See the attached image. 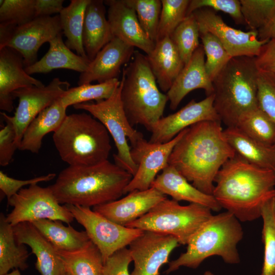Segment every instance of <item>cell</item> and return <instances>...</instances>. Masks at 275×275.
I'll return each mask as SVG.
<instances>
[{"instance_id":"obj_51","label":"cell","mask_w":275,"mask_h":275,"mask_svg":"<svg viewBox=\"0 0 275 275\" xmlns=\"http://www.w3.org/2000/svg\"><path fill=\"white\" fill-rule=\"evenodd\" d=\"M5 275H21L19 269H15L11 272L8 273Z\"/></svg>"},{"instance_id":"obj_43","label":"cell","mask_w":275,"mask_h":275,"mask_svg":"<svg viewBox=\"0 0 275 275\" xmlns=\"http://www.w3.org/2000/svg\"><path fill=\"white\" fill-rule=\"evenodd\" d=\"M258 107L275 123V75L259 72L258 77Z\"/></svg>"},{"instance_id":"obj_13","label":"cell","mask_w":275,"mask_h":275,"mask_svg":"<svg viewBox=\"0 0 275 275\" xmlns=\"http://www.w3.org/2000/svg\"><path fill=\"white\" fill-rule=\"evenodd\" d=\"M200 32H209L215 36L232 58L257 57L262 46L269 40H260L258 31L244 32L227 24L222 17L209 8L194 11Z\"/></svg>"},{"instance_id":"obj_14","label":"cell","mask_w":275,"mask_h":275,"mask_svg":"<svg viewBox=\"0 0 275 275\" xmlns=\"http://www.w3.org/2000/svg\"><path fill=\"white\" fill-rule=\"evenodd\" d=\"M187 128L166 143H151L143 138L131 146V156L138 169L125 188L124 194L135 190H144L151 187L158 173L169 164V157L174 147L185 133Z\"/></svg>"},{"instance_id":"obj_53","label":"cell","mask_w":275,"mask_h":275,"mask_svg":"<svg viewBox=\"0 0 275 275\" xmlns=\"http://www.w3.org/2000/svg\"><path fill=\"white\" fill-rule=\"evenodd\" d=\"M62 275H70V274L66 272V273H65L64 274H63Z\"/></svg>"},{"instance_id":"obj_16","label":"cell","mask_w":275,"mask_h":275,"mask_svg":"<svg viewBox=\"0 0 275 275\" xmlns=\"http://www.w3.org/2000/svg\"><path fill=\"white\" fill-rule=\"evenodd\" d=\"M180 245L175 237L145 231L129 244L134 269L131 275H159L172 252Z\"/></svg>"},{"instance_id":"obj_39","label":"cell","mask_w":275,"mask_h":275,"mask_svg":"<svg viewBox=\"0 0 275 275\" xmlns=\"http://www.w3.org/2000/svg\"><path fill=\"white\" fill-rule=\"evenodd\" d=\"M161 1L162 7L156 41L171 36L176 28L187 16V10L190 2L189 0Z\"/></svg>"},{"instance_id":"obj_27","label":"cell","mask_w":275,"mask_h":275,"mask_svg":"<svg viewBox=\"0 0 275 275\" xmlns=\"http://www.w3.org/2000/svg\"><path fill=\"white\" fill-rule=\"evenodd\" d=\"M49 44V48L45 55L25 68L27 73H46L57 69H69L81 73L87 69L91 61L72 52L63 42L62 34L52 39Z\"/></svg>"},{"instance_id":"obj_33","label":"cell","mask_w":275,"mask_h":275,"mask_svg":"<svg viewBox=\"0 0 275 275\" xmlns=\"http://www.w3.org/2000/svg\"><path fill=\"white\" fill-rule=\"evenodd\" d=\"M57 252L66 272L70 275H103L104 261L102 255L91 240L77 251Z\"/></svg>"},{"instance_id":"obj_30","label":"cell","mask_w":275,"mask_h":275,"mask_svg":"<svg viewBox=\"0 0 275 275\" xmlns=\"http://www.w3.org/2000/svg\"><path fill=\"white\" fill-rule=\"evenodd\" d=\"M62 222L43 219L32 223L59 251H77L84 247L90 240L86 231H78L70 225H64Z\"/></svg>"},{"instance_id":"obj_45","label":"cell","mask_w":275,"mask_h":275,"mask_svg":"<svg viewBox=\"0 0 275 275\" xmlns=\"http://www.w3.org/2000/svg\"><path fill=\"white\" fill-rule=\"evenodd\" d=\"M1 117L6 125L0 130V165L8 166L11 161L15 151L18 149L14 125L10 116L5 112L1 113Z\"/></svg>"},{"instance_id":"obj_23","label":"cell","mask_w":275,"mask_h":275,"mask_svg":"<svg viewBox=\"0 0 275 275\" xmlns=\"http://www.w3.org/2000/svg\"><path fill=\"white\" fill-rule=\"evenodd\" d=\"M18 243L28 245L36 257V269L40 275H62L66 272L57 250L30 222L13 226Z\"/></svg>"},{"instance_id":"obj_29","label":"cell","mask_w":275,"mask_h":275,"mask_svg":"<svg viewBox=\"0 0 275 275\" xmlns=\"http://www.w3.org/2000/svg\"><path fill=\"white\" fill-rule=\"evenodd\" d=\"M223 132L236 154L254 165L275 171V145L260 142L237 126L227 127Z\"/></svg>"},{"instance_id":"obj_6","label":"cell","mask_w":275,"mask_h":275,"mask_svg":"<svg viewBox=\"0 0 275 275\" xmlns=\"http://www.w3.org/2000/svg\"><path fill=\"white\" fill-rule=\"evenodd\" d=\"M132 61L123 69L121 98L130 124L151 131L163 116L168 98L162 93L147 56L135 51Z\"/></svg>"},{"instance_id":"obj_7","label":"cell","mask_w":275,"mask_h":275,"mask_svg":"<svg viewBox=\"0 0 275 275\" xmlns=\"http://www.w3.org/2000/svg\"><path fill=\"white\" fill-rule=\"evenodd\" d=\"M243 231L240 221L226 211L212 215L187 243L186 251L169 263L166 274L185 266L196 269L206 258L218 256L227 263L240 262L237 244Z\"/></svg>"},{"instance_id":"obj_19","label":"cell","mask_w":275,"mask_h":275,"mask_svg":"<svg viewBox=\"0 0 275 275\" xmlns=\"http://www.w3.org/2000/svg\"><path fill=\"white\" fill-rule=\"evenodd\" d=\"M104 2L108 6L107 18L114 37L139 48L146 55L150 54L155 43L142 29L134 9L126 0H106Z\"/></svg>"},{"instance_id":"obj_52","label":"cell","mask_w":275,"mask_h":275,"mask_svg":"<svg viewBox=\"0 0 275 275\" xmlns=\"http://www.w3.org/2000/svg\"><path fill=\"white\" fill-rule=\"evenodd\" d=\"M202 275H214V274L209 271H206Z\"/></svg>"},{"instance_id":"obj_2","label":"cell","mask_w":275,"mask_h":275,"mask_svg":"<svg viewBox=\"0 0 275 275\" xmlns=\"http://www.w3.org/2000/svg\"><path fill=\"white\" fill-rule=\"evenodd\" d=\"M214 182L212 196L240 222L259 218L264 202L275 196L274 171L254 165L236 153L223 165Z\"/></svg>"},{"instance_id":"obj_35","label":"cell","mask_w":275,"mask_h":275,"mask_svg":"<svg viewBox=\"0 0 275 275\" xmlns=\"http://www.w3.org/2000/svg\"><path fill=\"white\" fill-rule=\"evenodd\" d=\"M118 78L96 84H85L67 90L60 100L66 108L69 106L87 102L91 100L99 101L108 98L119 86Z\"/></svg>"},{"instance_id":"obj_18","label":"cell","mask_w":275,"mask_h":275,"mask_svg":"<svg viewBox=\"0 0 275 275\" xmlns=\"http://www.w3.org/2000/svg\"><path fill=\"white\" fill-rule=\"evenodd\" d=\"M166 198V195L151 187L146 190H133L121 199L95 206L93 210L114 223L126 227Z\"/></svg>"},{"instance_id":"obj_25","label":"cell","mask_w":275,"mask_h":275,"mask_svg":"<svg viewBox=\"0 0 275 275\" xmlns=\"http://www.w3.org/2000/svg\"><path fill=\"white\" fill-rule=\"evenodd\" d=\"M114 38L106 16L104 1L90 0L85 11L82 36L88 59L92 61Z\"/></svg>"},{"instance_id":"obj_24","label":"cell","mask_w":275,"mask_h":275,"mask_svg":"<svg viewBox=\"0 0 275 275\" xmlns=\"http://www.w3.org/2000/svg\"><path fill=\"white\" fill-rule=\"evenodd\" d=\"M151 187L177 202L185 201L197 203L219 211L222 208L212 195L206 194L195 187L172 166L168 164L158 174Z\"/></svg>"},{"instance_id":"obj_41","label":"cell","mask_w":275,"mask_h":275,"mask_svg":"<svg viewBox=\"0 0 275 275\" xmlns=\"http://www.w3.org/2000/svg\"><path fill=\"white\" fill-rule=\"evenodd\" d=\"M0 24L18 26L36 17L35 0H1Z\"/></svg>"},{"instance_id":"obj_42","label":"cell","mask_w":275,"mask_h":275,"mask_svg":"<svg viewBox=\"0 0 275 275\" xmlns=\"http://www.w3.org/2000/svg\"><path fill=\"white\" fill-rule=\"evenodd\" d=\"M244 23L258 31L270 20L275 12V0H240Z\"/></svg>"},{"instance_id":"obj_9","label":"cell","mask_w":275,"mask_h":275,"mask_svg":"<svg viewBox=\"0 0 275 275\" xmlns=\"http://www.w3.org/2000/svg\"><path fill=\"white\" fill-rule=\"evenodd\" d=\"M121 88L120 81L108 98L96 102L79 103L73 107L89 113L105 126L113 139L117 150V153L114 155L115 163L133 176L138 167L132 159L127 139L132 146L144 137L129 122L121 98Z\"/></svg>"},{"instance_id":"obj_49","label":"cell","mask_w":275,"mask_h":275,"mask_svg":"<svg viewBox=\"0 0 275 275\" xmlns=\"http://www.w3.org/2000/svg\"><path fill=\"white\" fill-rule=\"evenodd\" d=\"M64 0H35L36 17H49L63 9Z\"/></svg>"},{"instance_id":"obj_31","label":"cell","mask_w":275,"mask_h":275,"mask_svg":"<svg viewBox=\"0 0 275 275\" xmlns=\"http://www.w3.org/2000/svg\"><path fill=\"white\" fill-rule=\"evenodd\" d=\"M29 254L24 244L16 241L13 226L6 216L0 214V275H5L13 268L24 270L28 268Z\"/></svg>"},{"instance_id":"obj_20","label":"cell","mask_w":275,"mask_h":275,"mask_svg":"<svg viewBox=\"0 0 275 275\" xmlns=\"http://www.w3.org/2000/svg\"><path fill=\"white\" fill-rule=\"evenodd\" d=\"M134 52V47L114 37L97 53L87 69L80 74L78 86L118 78L122 67L132 58Z\"/></svg>"},{"instance_id":"obj_22","label":"cell","mask_w":275,"mask_h":275,"mask_svg":"<svg viewBox=\"0 0 275 275\" xmlns=\"http://www.w3.org/2000/svg\"><path fill=\"white\" fill-rule=\"evenodd\" d=\"M205 57L203 46L200 44L166 94L172 110H175L183 99L194 90L203 89L207 96L213 94V83L205 69Z\"/></svg>"},{"instance_id":"obj_32","label":"cell","mask_w":275,"mask_h":275,"mask_svg":"<svg viewBox=\"0 0 275 275\" xmlns=\"http://www.w3.org/2000/svg\"><path fill=\"white\" fill-rule=\"evenodd\" d=\"M90 2L71 0L59 14L62 32L66 37L65 44L78 55L87 58L82 36L85 11Z\"/></svg>"},{"instance_id":"obj_17","label":"cell","mask_w":275,"mask_h":275,"mask_svg":"<svg viewBox=\"0 0 275 275\" xmlns=\"http://www.w3.org/2000/svg\"><path fill=\"white\" fill-rule=\"evenodd\" d=\"M213 102L214 94H212L199 102L192 99L177 112L162 117L153 127L149 142L166 143L182 130L198 123L205 121L221 122Z\"/></svg>"},{"instance_id":"obj_10","label":"cell","mask_w":275,"mask_h":275,"mask_svg":"<svg viewBox=\"0 0 275 275\" xmlns=\"http://www.w3.org/2000/svg\"><path fill=\"white\" fill-rule=\"evenodd\" d=\"M8 203L13 209L6 219L12 226L43 219L69 224L74 219L66 206L59 202L49 186L43 187L36 184L22 188Z\"/></svg>"},{"instance_id":"obj_21","label":"cell","mask_w":275,"mask_h":275,"mask_svg":"<svg viewBox=\"0 0 275 275\" xmlns=\"http://www.w3.org/2000/svg\"><path fill=\"white\" fill-rule=\"evenodd\" d=\"M33 86L41 87L45 85L27 73L21 54L10 47L1 49L0 109L8 113L12 112L14 92Z\"/></svg>"},{"instance_id":"obj_54","label":"cell","mask_w":275,"mask_h":275,"mask_svg":"<svg viewBox=\"0 0 275 275\" xmlns=\"http://www.w3.org/2000/svg\"><path fill=\"white\" fill-rule=\"evenodd\" d=\"M274 175H275V171H274Z\"/></svg>"},{"instance_id":"obj_11","label":"cell","mask_w":275,"mask_h":275,"mask_svg":"<svg viewBox=\"0 0 275 275\" xmlns=\"http://www.w3.org/2000/svg\"><path fill=\"white\" fill-rule=\"evenodd\" d=\"M74 218L85 229L90 240L99 250L104 261L126 248L144 231L119 225L90 207L65 204Z\"/></svg>"},{"instance_id":"obj_40","label":"cell","mask_w":275,"mask_h":275,"mask_svg":"<svg viewBox=\"0 0 275 275\" xmlns=\"http://www.w3.org/2000/svg\"><path fill=\"white\" fill-rule=\"evenodd\" d=\"M135 10L139 23L147 35L155 43L161 11V0H126Z\"/></svg>"},{"instance_id":"obj_15","label":"cell","mask_w":275,"mask_h":275,"mask_svg":"<svg viewBox=\"0 0 275 275\" xmlns=\"http://www.w3.org/2000/svg\"><path fill=\"white\" fill-rule=\"evenodd\" d=\"M69 87V82L54 78L47 86H33L14 92L13 97L18 98V104L10 118L15 129L18 148L29 124L41 111L60 99Z\"/></svg>"},{"instance_id":"obj_47","label":"cell","mask_w":275,"mask_h":275,"mask_svg":"<svg viewBox=\"0 0 275 275\" xmlns=\"http://www.w3.org/2000/svg\"><path fill=\"white\" fill-rule=\"evenodd\" d=\"M132 261L129 249L123 248L105 260L104 262L103 275H131L128 267Z\"/></svg>"},{"instance_id":"obj_26","label":"cell","mask_w":275,"mask_h":275,"mask_svg":"<svg viewBox=\"0 0 275 275\" xmlns=\"http://www.w3.org/2000/svg\"><path fill=\"white\" fill-rule=\"evenodd\" d=\"M146 56L159 88L167 93L185 65L170 37L156 41Z\"/></svg>"},{"instance_id":"obj_3","label":"cell","mask_w":275,"mask_h":275,"mask_svg":"<svg viewBox=\"0 0 275 275\" xmlns=\"http://www.w3.org/2000/svg\"><path fill=\"white\" fill-rule=\"evenodd\" d=\"M132 177L107 160L90 166H69L49 187L61 204L91 208L120 199Z\"/></svg>"},{"instance_id":"obj_37","label":"cell","mask_w":275,"mask_h":275,"mask_svg":"<svg viewBox=\"0 0 275 275\" xmlns=\"http://www.w3.org/2000/svg\"><path fill=\"white\" fill-rule=\"evenodd\" d=\"M170 37L186 64L200 45L199 25L193 14L187 16Z\"/></svg>"},{"instance_id":"obj_38","label":"cell","mask_w":275,"mask_h":275,"mask_svg":"<svg viewBox=\"0 0 275 275\" xmlns=\"http://www.w3.org/2000/svg\"><path fill=\"white\" fill-rule=\"evenodd\" d=\"M200 38L206 56V71L213 81L232 58L213 34L209 32H200Z\"/></svg>"},{"instance_id":"obj_50","label":"cell","mask_w":275,"mask_h":275,"mask_svg":"<svg viewBox=\"0 0 275 275\" xmlns=\"http://www.w3.org/2000/svg\"><path fill=\"white\" fill-rule=\"evenodd\" d=\"M258 33L260 40H275V12L268 22L258 30Z\"/></svg>"},{"instance_id":"obj_44","label":"cell","mask_w":275,"mask_h":275,"mask_svg":"<svg viewBox=\"0 0 275 275\" xmlns=\"http://www.w3.org/2000/svg\"><path fill=\"white\" fill-rule=\"evenodd\" d=\"M202 8L226 13L232 17L236 24L245 23L239 0H191L188 6L187 16Z\"/></svg>"},{"instance_id":"obj_46","label":"cell","mask_w":275,"mask_h":275,"mask_svg":"<svg viewBox=\"0 0 275 275\" xmlns=\"http://www.w3.org/2000/svg\"><path fill=\"white\" fill-rule=\"evenodd\" d=\"M56 176L55 173H49L28 180H19L8 176L2 171H0V189L3 194L9 200L16 194L22 187L38 184L41 182L49 181Z\"/></svg>"},{"instance_id":"obj_28","label":"cell","mask_w":275,"mask_h":275,"mask_svg":"<svg viewBox=\"0 0 275 275\" xmlns=\"http://www.w3.org/2000/svg\"><path fill=\"white\" fill-rule=\"evenodd\" d=\"M67 109L60 98L41 111L26 127L18 149L38 153L45 135L56 132L63 122Z\"/></svg>"},{"instance_id":"obj_4","label":"cell","mask_w":275,"mask_h":275,"mask_svg":"<svg viewBox=\"0 0 275 275\" xmlns=\"http://www.w3.org/2000/svg\"><path fill=\"white\" fill-rule=\"evenodd\" d=\"M255 57L232 58L212 81L214 107L227 127L236 126L246 113L258 107Z\"/></svg>"},{"instance_id":"obj_36","label":"cell","mask_w":275,"mask_h":275,"mask_svg":"<svg viewBox=\"0 0 275 275\" xmlns=\"http://www.w3.org/2000/svg\"><path fill=\"white\" fill-rule=\"evenodd\" d=\"M236 126L260 142L275 145V123L259 107L243 115Z\"/></svg>"},{"instance_id":"obj_1","label":"cell","mask_w":275,"mask_h":275,"mask_svg":"<svg viewBox=\"0 0 275 275\" xmlns=\"http://www.w3.org/2000/svg\"><path fill=\"white\" fill-rule=\"evenodd\" d=\"M221 123L205 121L188 127L168 161L195 187L210 195L219 170L236 154L225 138Z\"/></svg>"},{"instance_id":"obj_12","label":"cell","mask_w":275,"mask_h":275,"mask_svg":"<svg viewBox=\"0 0 275 275\" xmlns=\"http://www.w3.org/2000/svg\"><path fill=\"white\" fill-rule=\"evenodd\" d=\"M62 33L59 14L36 17L21 25L0 24V49L10 47L18 51L25 68L37 61L42 45Z\"/></svg>"},{"instance_id":"obj_34","label":"cell","mask_w":275,"mask_h":275,"mask_svg":"<svg viewBox=\"0 0 275 275\" xmlns=\"http://www.w3.org/2000/svg\"><path fill=\"white\" fill-rule=\"evenodd\" d=\"M262 241L264 259L261 275H275V196L267 199L261 208Z\"/></svg>"},{"instance_id":"obj_5","label":"cell","mask_w":275,"mask_h":275,"mask_svg":"<svg viewBox=\"0 0 275 275\" xmlns=\"http://www.w3.org/2000/svg\"><path fill=\"white\" fill-rule=\"evenodd\" d=\"M54 146L69 166H93L108 160L110 134L105 126L86 113L67 115L53 132Z\"/></svg>"},{"instance_id":"obj_48","label":"cell","mask_w":275,"mask_h":275,"mask_svg":"<svg viewBox=\"0 0 275 275\" xmlns=\"http://www.w3.org/2000/svg\"><path fill=\"white\" fill-rule=\"evenodd\" d=\"M255 64L259 72L275 75V40L270 39L262 46Z\"/></svg>"},{"instance_id":"obj_8","label":"cell","mask_w":275,"mask_h":275,"mask_svg":"<svg viewBox=\"0 0 275 275\" xmlns=\"http://www.w3.org/2000/svg\"><path fill=\"white\" fill-rule=\"evenodd\" d=\"M211 211L199 204L183 206L176 201L166 198L126 227L172 235L180 244L185 245L212 215Z\"/></svg>"}]
</instances>
